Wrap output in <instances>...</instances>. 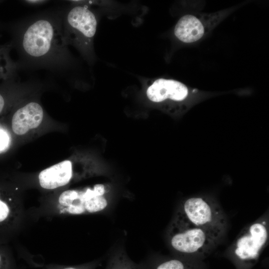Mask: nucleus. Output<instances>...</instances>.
<instances>
[{"instance_id":"f257e3e1","label":"nucleus","mask_w":269,"mask_h":269,"mask_svg":"<svg viewBox=\"0 0 269 269\" xmlns=\"http://www.w3.org/2000/svg\"><path fill=\"white\" fill-rule=\"evenodd\" d=\"M62 12H45L21 21L18 43L21 67L62 71L70 62L64 40Z\"/></svg>"},{"instance_id":"f03ea898","label":"nucleus","mask_w":269,"mask_h":269,"mask_svg":"<svg viewBox=\"0 0 269 269\" xmlns=\"http://www.w3.org/2000/svg\"><path fill=\"white\" fill-rule=\"evenodd\" d=\"M167 235L173 250L183 256L196 257L208 255L220 239L206 229L189 223L176 214Z\"/></svg>"},{"instance_id":"7ed1b4c3","label":"nucleus","mask_w":269,"mask_h":269,"mask_svg":"<svg viewBox=\"0 0 269 269\" xmlns=\"http://www.w3.org/2000/svg\"><path fill=\"white\" fill-rule=\"evenodd\" d=\"M63 38L66 44L76 47L84 55H90L97 21L85 5L72 7L62 15Z\"/></svg>"},{"instance_id":"20e7f679","label":"nucleus","mask_w":269,"mask_h":269,"mask_svg":"<svg viewBox=\"0 0 269 269\" xmlns=\"http://www.w3.org/2000/svg\"><path fill=\"white\" fill-rule=\"evenodd\" d=\"M176 214L189 223L206 229L219 238L226 227V219L220 207L202 197L187 199L180 206Z\"/></svg>"},{"instance_id":"39448f33","label":"nucleus","mask_w":269,"mask_h":269,"mask_svg":"<svg viewBox=\"0 0 269 269\" xmlns=\"http://www.w3.org/2000/svg\"><path fill=\"white\" fill-rule=\"evenodd\" d=\"M268 221L262 219L242 231L233 245L236 259L246 264H255L268 243Z\"/></svg>"},{"instance_id":"423d86ee","label":"nucleus","mask_w":269,"mask_h":269,"mask_svg":"<svg viewBox=\"0 0 269 269\" xmlns=\"http://www.w3.org/2000/svg\"><path fill=\"white\" fill-rule=\"evenodd\" d=\"M105 186L96 184L82 191L68 190L59 197L58 202L64 212L73 215L92 213L104 210L108 201L104 196Z\"/></svg>"},{"instance_id":"0eeeda50","label":"nucleus","mask_w":269,"mask_h":269,"mask_svg":"<svg viewBox=\"0 0 269 269\" xmlns=\"http://www.w3.org/2000/svg\"><path fill=\"white\" fill-rule=\"evenodd\" d=\"M188 94V88L184 84L176 80L163 78L155 80L146 91L147 98L156 103L166 100L181 102L184 100Z\"/></svg>"},{"instance_id":"6e6552de","label":"nucleus","mask_w":269,"mask_h":269,"mask_svg":"<svg viewBox=\"0 0 269 269\" xmlns=\"http://www.w3.org/2000/svg\"><path fill=\"white\" fill-rule=\"evenodd\" d=\"M44 113L41 106L30 102L18 109L12 119V129L18 135L26 134L29 130L37 128L41 123Z\"/></svg>"},{"instance_id":"1a4fd4ad","label":"nucleus","mask_w":269,"mask_h":269,"mask_svg":"<svg viewBox=\"0 0 269 269\" xmlns=\"http://www.w3.org/2000/svg\"><path fill=\"white\" fill-rule=\"evenodd\" d=\"M72 176L71 162L64 160L41 171L38 179L42 188L54 189L68 184Z\"/></svg>"},{"instance_id":"9d476101","label":"nucleus","mask_w":269,"mask_h":269,"mask_svg":"<svg viewBox=\"0 0 269 269\" xmlns=\"http://www.w3.org/2000/svg\"><path fill=\"white\" fill-rule=\"evenodd\" d=\"M207 23L200 18L192 14L181 17L174 28V34L180 41L192 43L200 39L207 30Z\"/></svg>"},{"instance_id":"9b49d317","label":"nucleus","mask_w":269,"mask_h":269,"mask_svg":"<svg viewBox=\"0 0 269 269\" xmlns=\"http://www.w3.org/2000/svg\"><path fill=\"white\" fill-rule=\"evenodd\" d=\"M153 269H198L194 264L180 259L162 261L154 266Z\"/></svg>"},{"instance_id":"f8f14e48","label":"nucleus","mask_w":269,"mask_h":269,"mask_svg":"<svg viewBox=\"0 0 269 269\" xmlns=\"http://www.w3.org/2000/svg\"><path fill=\"white\" fill-rule=\"evenodd\" d=\"M108 269H140L124 258H113L110 262Z\"/></svg>"},{"instance_id":"ddd939ff","label":"nucleus","mask_w":269,"mask_h":269,"mask_svg":"<svg viewBox=\"0 0 269 269\" xmlns=\"http://www.w3.org/2000/svg\"><path fill=\"white\" fill-rule=\"evenodd\" d=\"M10 137L7 133L0 128V151L4 150L9 145Z\"/></svg>"},{"instance_id":"4468645a","label":"nucleus","mask_w":269,"mask_h":269,"mask_svg":"<svg viewBox=\"0 0 269 269\" xmlns=\"http://www.w3.org/2000/svg\"><path fill=\"white\" fill-rule=\"evenodd\" d=\"M26 3H28L32 5H38L41 4L43 3L46 2V0H25L24 1Z\"/></svg>"},{"instance_id":"2eb2a0df","label":"nucleus","mask_w":269,"mask_h":269,"mask_svg":"<svg viewBox=\"0 0 269 269\" xmlns=\"http://www.w3.org/2000/svg\"><path fill=\"white\" fill-rule=\"evenodd\" d=\"M5 104L4 99L3 96L0 94V113L2 111Z\"/></svg>"},{"instance_id":"dca6fc26","label":"nucleus","mask_w":269,"mask_h":269,"mask_svg":"<svg viewBox=\"0 0 269 269\" xmlns=\"http://www.w3.org/2000/svg\"><path fill=\"white\" fill-rule=\"evenodd\" d=\"M4 259L3 256V254L0 252V269H3V266H4Z\"/></svg>"},{"instance_id":"f3484780","label":"nucleus","mask_w":269,"mask_h":269,"mask_svg":"<svg viewBox=\"0 0 269 269\" xmlns=\"http://www.w3.org/2000/svg\"><path fill=\"white\" fill-rule=\"evenodd\" d=\"M63 269H78L76 268H74V267H68V268H64Z\"/></svg>"}]
</instances>
